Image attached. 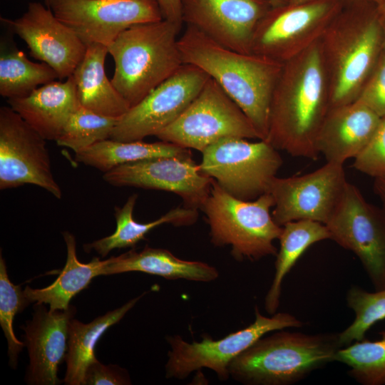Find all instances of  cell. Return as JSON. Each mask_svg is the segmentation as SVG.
Masks as SVG:
<instances>
[{
    "mask_svg": "<svg viewBox=\"0 0 385 385\" xmlns=\"http://www.w3.org/2000/svg\"><path fill=\"white\" fill-rule=\"evenodd\" d=\"M330 108L319 41L283 63L274 86L266 140L295 157L317 159V140Z\"/></svg>",
    "mask_w": 385,
    "mask_h": 385,
    "instance_id": "6da1fadb",
    "label": "cell"
},
{
    "mask_svg": "<svg viewBox=\"0 0 385 385\" xmlns=\"http://www.w3.org/2000/svg\"><path fill=\"white\" fill-rule=\"evenodd\" d=\"M178 47L183 63L215 80L266 140L272 96L283 63L227 48L190 26L179 36Z\"/></svg>",
    "mask_w": 385,
    "mask_h": 385,
    "instance_id": "7a4b0ae2",
    "label": "cell"
},
{
    "mask_svg": "<svg viewBox=\"0 0 385 385\" xmlns=\"http://www.w3.org/2000/svg\"><path fill=\"white\" fill-rule=\"evenodd\" d=\"M376 5L346 2L319 40L330 93V108L356 101L382 48Z\"/></svg>",
    "mask_w": 385,
    "mask_h": 385,
    "instance_id": "3957f363",
    "label": "cell"
},
{
    "mask_svg": "<svg viewBox=\"0 0 385 385\" xmlns=\"http://www.w3.org/2000/svg\"><path fill=\"white\" fill-rule=\"evenodd\" d=\"M181 27L164 19L135 24L108 46L115 63L111 82L130 108L183 64L178 47Z\"/></svg>",
    "mask_w": 385,
    "mask_h": 385,
    "instance_id": "277c9868",
    "label": "cell"
},
{
    "mask_svg": "<svg viewBox=\"0 0 385 385\" xmlns=\"http://www.w3.org/2000/svg\"><path fill=\"white\" fill-rule=\"evenodd\" d=\"M338 334H306L280 329L262 337L229 365L230 376L247 385H289L334 361Z\"/></svg>",
    "mask_w": 385,
    "mask_h": 385,
    "instance_id": "5b68a950",
    "label": "cell"
},
{
    "mask_svg": "<svg viewBox=\"0 0 385 385\" xmlns=\"http://www.w3.org/2000/svg\"><path fill=\"white\" fill-rule=\"evenodd\" d=\"M274 205L270 192L253 200H242L226 192L214 180L200 210L215 246H230L232 256L237 261H256L277 254L274 241L279 240L282 227L270 213Z\"/></svg>",
    "mask_w": 385,
    "mask_h": 385,
    "instance_id": "8992f818",
    "label": "cell"
},
{
    "mask_svg": "<svg viewBox=\"0 0 385 385\" xmlns=\"http://www.w3.org/2000/svg\"><path fill=\"white\" fill-rule=\"evenodd\" d=\"M247 140L226 138L209 145L198 166L232 196L253 200L269 192L282 159L267 140Z\"/></svg>",
    "mask_w": 385,
    "mask_h": 385,
    "instance_id": "52a82bcc",
    "label": "cell"
},
{
    "mask_svg": "<svg viewBox=\"0 0 385 385\" xmlns=\"http://www.w3.org/2000/svg\"><path fill=\"white\" fill-rule=\"evenodd\" d=\"M255 314L252 324L218 340L203 335L200 342L189 343L179 335L166 337L170 346L165 364L166 378L184 379L192 372L207 368L213 371L219 380L226 381L230 377L228 368L231 361L259 339L272 331L303 326L302 322L287 312L268 317L255 306Z\"/></svg>",
    "mask_w": 385,
    "mask_h": 385,
    "instance_id": "ba28073f",
    "label": "cell"
},
{
    "mask_svg": "<svg viewBox=\"0 0 385 385\" xmlns=\"http://www.w3.org/2000/svg\"><path fill=\"white\" fill-rule=\"evenodd\" d=\"M156 137L201 153L226 138L261 140L243 111L210 77L180 116Z\"/></svg>",
    "mask_w": 385,
    "mask_h": 385,
    "instance_id": "9c48e42d",
    "label": "cell"
},
{
    "mask_svg": "<svg viewBox=\"0 0 385 385\" xmlns=\"http://www.w3.org/2000/svg\"><path fill=\"white\" fill-rule=\"evenodd\" d=\"M344 4L308 0L271 7L255 29L251 53L285 63L317 43Z\"/></svg>",
    "mask_w": 385,
    "mask_h": 385,
    "instance_id": "30bf717a",
    "label": "cell"
},
{
    "mask_svg": "<svg viewBox=\"0 0 385 385\" xmlns=\"http://www.w3.org/2000/svg\"><path fill=\"white\" fill-rule=\"evenodd\" d=\"M330 240L354 252L375 290L385 288V215L368 202L359 189L347 183L343 195L325 224Z\"/></svg>",
    "mask_w": 385,
    "mask_h": 385,
    "instance_id": "8fae6325",
    "label": "cell"
},
{
    "mask_svg": "<svg viewBox=\"0 0 385 385\" xmlns=\"http://www.w3.org/2000/svg\"><path fill=\"white\" fill-rule=\"evenodd\" d=\"M209 78L198 67L183 63L119 118L110 138L137 141L156 136L180 116Z\"/></svg>",
    "mask_w": 385,
    "mask_h": 385,
    "instance_id": "7c38bea8",
    "label": "cell"
},
{
    "mask_svg": "<svg viewBox=\"0 0 385 385\" xmlns=\"http://www.w3.org/2000/svg\"><path fill=\"white\" fill-rule=\"evenodd\" d=\"M44 139L10 106L0 108V189L37 185L62 197Z\"/></svg>",
    "mask_w": 385,
    "mask_h": 385,
    "instance_id": "4fadbf2b",
    "label": "cell"
},
{
    "mask_svg": "<svg viewBox=\"0 0 385 385\" xmlns=\"http://www.w3.org/2000/svg\"><path fill=\"white\" fill-rule=\"evenodd\" d=\"M47 6L86 46H108L133 25L163 19L158 0H50Z\"/></svg>",
    "mask_w": 385,
    "mask_h": 385,
    "instance_id": "5bb4252c",
    "label": "cell"
},
{
    "mask_svg": "<svg viewBox=\"0 0 385 385\" xmlns=\"http://www.w3.org/2000/svg\"><path fill=\"white\" fill-rule=\"evenodd\" d=\"M347 183L343 165L330 162L303 175L276 177L269 191L274 202L272 218L281 227L300 220L326 224Z\"/></svg>",
    "mask_w": 385,
    "mask_h": 385,
    "instance_id": "9a60e30c",
    "label": "cell"
},
{
    "mask_svg": "<svg viewBox=\"0 0 385 385\" xmlns=\"http://www.w3.org/2000/svg\"><path fill=\"white\" fill-rule=\"evenodd\" d=\"M107 183L175 193L183 206L200 209L209 196L214 180L203 174L190 156L159 157L128 163L103 174Z\"/></svg>",
    "mask_w": 385,
    "mask_h": 385,
    "instance_id": "2e32d148",
    "label": "cell"
},
{
    "mask_svg": "<svg viewBox=\"0 0 385 385\" xmlns=\"http://www.w3.org/2000/svg\"><path fill=\"white\" fill-rule=\"evenodd\" d=\"M1 20L26 43L34 58L51 66L61 80L73 74L86 53L87 46L40 2L29 3L19 18Z\"/></svg>",
    "mask_w": 385,
    "mask_h": 385,
    "instance_id": "e0dca14e",
    "label": "cell"
},
{
    "mask_svg": "<svg viewBox=\"0 0 385 385\" xmlns=\"http://www.w3.org/2000/svg\"><path fill=\"white\" fill-rule=\"evenodd\" d=\"M268 0H181L183 22L234 51L251 53L255 29Z\"/></svg>",
    "mask_w": 385,
    "mask_h": 385,
    "instance_id": "ac0fdd59",
    "label": "cell"
},
{
    "mask_svg": "<svg viewBox=\"0 0 385 385\" xmlns=\"http://www.w3.org/2000/svg\"><path fill=\"white\" fill-rule=\"evenodd\" d=\"M44 304L36 303L32 319L21 327L29 356L26 378L29 384L56 385L61 384L58 367L66 359L69 322L76 310L72 305L48 310Z\"/></svg>",
    "mask_w": 385,
    "mask_h": 385,
    "instance_id": "d6986e66",
    "label": "cell"
},
{
    "mask_svg": "<svg viewBox=\"0 0 385 385\" xmlns=\"http://www.w3.org/2000/svg\"><path fill=\"white\" fill-rule=\"evenodd\" d=\"M381 119L358 101L330 108L318 134L319 153L327 162L343 165L369 143Z\"/></svg>",
    "mask_w": 385,
    "mask_h": 385,
    "instance_id": "ffe728a7",
    "label": "cell"
},
{
    "mask_svg": "<svg viewBox=\"0 0 385 385\" xmlns=\"http://www.w3.org/2000/svg\"><path fill=\"white\" fill-rule=\"evenodd\" d=\"M8 103L44 139L55 141L80 106L72 75L64 82L43 85L25 98L9 99Z\"/></svg>",
    "mask_w": 385,
    "mask_h": 385,
    "instance_id": "44dd1931",
    "label": "cell"
},
{
    "mask_svg": "<svg viewBox=\"0 0 385 385\" xmlns=\"http://www.w3.org/2000/svg\"><path fill=\"white\" fill-rule=\"evenodd\" d=\"M140 272L170 280L186 279L208 282L215 280L219 272L207 263L180 259L169 250L145 246L141 251L131 250L107 259L101 275Z\"/></svg>",
    "mask_w": 385,
    "mask_h": 385,
    "instance_id": "7402d4cb",
    "label": "cell"
},
{
    "mask_svg": "<svg viewBox=\"0 0 385 385\" xmlns=\"http://www.w3.org/2000/svg\"><path fill=\"white\" fill-rule=\"evenodd\" d=\"M108 53V46L103 44L88 45L72 76L81 106L103 115L120 118L130 106L106 76Z\"/></svg>",
    "mask_w": 385,
    "mask_h": 385,
    "instance_id": "603a6c76",
    "label": "cell"
},
{
    "mask_svg": "<svg viewBox=\"0 0 385 385\" xmlns=\"http://www.w3.org/2000/svg\"><path fill=\"white\" fill-rule=\"evenodd\" d=\"M62 235L66 245L67 257L58 277L44 288L32 289L27 286L24 290L31 303L47 304L52 311L68 309L72 298L87 288L94 277L102 274L107 262V260L93 257L88 263L81 262L76 255L74 235L68 231Z\"/></svg>",
    "mask_w": 385,
    "mask_h": 385,
    "instance_id": "cb8c5ba5",
    "label": "cell"
},
{
    "mask_svg": "<svg viewBox=\"0 0 385 385\" xmlns=\"http://www.w3.org/2000/svg\"><path fill=\"white\" fill-rule=\"evenodd\" d=\"M137 198L138 195L133 194L128 197L123 207H115V232L109 236L83 245L85 252L94 250L104 257L114 249L134 247L138 242L145 239V235L150 230L161 225L188 226L197 220V210L183 206L172 209L152 222H138L133 217Z\"/></svg>",
    "mask_w": 385,
    "mask_h": 385,
    "instance_id": "d4e9b609",
    "label": "cell"
},
{
    "mask_svg": "<svg viewBox=\"0 0 385 385\" xmlns=\"http://www.w3.org/2000/svg\"><path fill=\"white\" fill-rule=\"evenodd\" d=\"M145 294L144 292L122 307L98 317L88 324L73 318L71 319L68 351L65 359L67 365L64 377L66 384L83 385L87 367L98 360L95 349L101 336L110 327L118 323Z\"/></svg>",
    "mask_w": 385,
    "mask_h": 385,
    "instance_id": "484cf974",
    "label": "cell"
},
{
    "mask_svg": "<svg viewBox=\"0 0 385 385\" xmlns=\"http://www.w3.org/2000/svg\"><path fill=\"white\" fill-rule=\"evenodd\" d=\"M282 227L275 273L265 299V309L272 315L279 306L282 281L298 259L313 244L330 239L327 227L319 222L300 220L289 222Z\"/></svg>",
    "mask_w": 385,
    "mask_h": 385,
    "instance_id": "4316f807",
    "label": "cell"
},
{
    "mask_svg": "<svg viewBox=\"0 0 385 385\" xmlns=\"http://www.w3.org/2000/svg\"><path fill=\"white\" fill-rule=\"evenodd\" d=\"M191 151L165 141H120L106 139L75 153V160L106 173L121 165L145 159L190 156Z\"/></svg>",
    "mask_w": 385,
    "mask_h": 385,
    "instance_id": "83f0119b",
    "label": "cell"
},
{
    "mask_svg": "<svg viewBox=\"0 0 385 385\" xmlns=\"http://www.w3.org/2000/svg\"><path fill=\"white\" fill-rule=\"evenodd\" d=\"M56 72L48 64L30 61L14 45L6 48L1 44L0 95L9 99L30 95L40 85L54 81Z\"/></svg>",
    "mask_w": 385,
    "mask_h": 385,
    "instance_id": "f1b7e54d",
    "label": "cell"
},
{
    "mask_svg": "<svg viewBox=\"0 0 385 385\" xmlns=\"http://www.w3.org/2000/svg\"><path fill=\"white\" fill-rule=\"evenodd\" d=\"M379 334V340L355 342L335 354L334 361L348 366L349 374L361 384H385V331Z\"/></svg>",
    "mask_w": 385,
    "mask_h": 385,
    "instance_id": "f546056e",
    "label": "cell"
},
{
    "mask_svg": "<svg viewBox=\"0 0 385 385\" xmlns=\"http://www.w3.org/2000/svg\"><path fill=\"white\" fill-rule=\"evenodd\" d=\"M118 120L98 114L80 105L69 118L56 142L59 146L70 148L76 153L110 138Z\"/></svg>",
    "mask_w": 385,
    "mask_h": 385,
    "instance_id": "4dcf8cb0",
    "label": "cell"
},
{
    "mask_svg": "<svg viewBox=\"0 0 385 385\" xmlns=\"http://www.w3.org/2000/svg\"><path fill=\"white\" fill-rule=\"evenodd\" d=\"M346 303L354 312L355 319L338 334L342 347L364 339L366 333L373 325L385 319V288L369 292L354 285L347 292Z\"/></svg>",
    "mask_w": 385,
    "mask_h": 385,
    "instance_id": "1f68e13d",
    "label": "cell"
},
{
    "mask_svg": "<svg viewBox=\"0 0 385 385\" xmlns=\"http://www.w3.org/2000/svg\"><path fill=\"white\" fill-rule=\"evenodd\" d=\"M31 302L20 285L14 284L9 277L5 260L0 257V324L8 344L9 364L13 369L17 366L18 356L25 344L14 334L13 322L18 312Z\"/></svg>",
    "mask_w": 385,
    "mask_h": 385,
    "instance_id": "d6a6232c",
    "label": "cell"
},
{
    "mask_svg": "<svg viewBox=\"0 0 385 385\" xmlns=\"http://www.w3.org/2000/svg\"><path fill=\"white\" fill-rule=\"evenodd\" d=\"M353 167L374 179H385V117L365 148L354 158Z\"/></svg>",
    "mask_w": 385,
    "mask_h": 385,
    "instance_id": "836d02e7",
    "label": "cell"
},
{
    "mask_svg": "<svg viewBox=\"0 0 385 385\" xmlns=\"http://www.w3.org/2000/svg\"><path fill=\"white\" fill-rule=\"evenodd\" d=\"M385 117V53L382 51L356 100Z\"/></svg>",
    "mask_w": 385,
    "mask_h": 385,
    "instance_id": "e575fe53",
    "label": "cell"
},
{
    "mask_svg": "<svg viewBox=\"0 0 385 385\" xmlns=\"http://www.w3.org/2000/svg\"><path fill=\"white\" fill-rule=\"evenodd\" d=\"M130 384L127 370L115 364L104 365L96 360L87 367L83 385H128Z\"/></svg>",
    "mask_w": 385,
    "mask_h": 385,
    "instance_id": "d590c367",
    "label": "cell"
},
{
    "mask_svg": "<svg viewBox=\"0 0 385 385\" xmlns=\"http://www.w3.org/2000/svg\"><path fill=\"white\" fill-rule=\"evenodd\" d=\"M163 17L183 25L181 0H158Z\"/></svg>",
    "mask_w": 385,
    "mask_h": 385,
    "instance_id": "8d00e7d4",
    "label": "cell"
},
{
    "mask_svg": "<svg viewBox=\"0 0 385 385\" xmlns=\"http://www.w3.org/2000/svg\"><path fill=\"white\" fill-rule=\"evenodd\" d=\"M374 189L382 203L381 210L385 215V179H375Z\"/></svg>",
    "mask_w": 385,
    "mask_h": 385,
    "instance_id": "74e56055",
    "label": "cell"
},
{
    "mask_svg": "<svg viewBox=\"0 0 385 385\" xmlns=\"http://www.w3.org/2000/svg\"><path fill=\"white\" fill-rule=\"evenodd\" d=\"M380 16V15H379ZM381 28H382V48L383 51L385 53V15L380 16Z\"/></svg>",
    "mask_w": 385,
    "mask_h": 385,
    "instance_id": "f35d334b",
    "label": "cell"
},
{
    "mask_svg": "<svg viewBox=\"0 0 385 385\" xmlns=\"http://www.w3.org/2000/svg\"><path fill=\"white\" fill-rule=\"evenodd\" d=\"M376 8L380 16L385 15V0H379Z\"/></svg>",
    "mask_w": 385,
    "mask_h": 385,
    "instance_id": "ab89813d",
    "label": "cell"
},
{
    "mask_svg": "<svg viewBox=\"0 0 385 385\" xmlns=\"http://www.w3.org/2000/svg\"><path fill=\"white\" fill-rule=\"evenodd\" d=\"M272 7L279 6L288 4V0H268Z\"/></svg>",
    "mask_w": 385,
    "mask_h": 385,
    "instance_id": "60d3db41",
    "label": "cell"
},
{
    "mask_svg": "<svg viewBox=\"0 0 385 385\" xmlns=\"http://www.w3.org/2000/svg\"><path fill=\"white\" fill-rule=\"evenodd\" d=\"M346 2H368L375 4L376 5L379 3V0H344Z\"/></svg>",
    "mask_w": 385,
    "mask_h": 385,
    "instance_id": "b9f144b4",
    "label": "cell"
},
{
    "mask_svg": "<svg viewBox=\"0 0 385 385\" xmlns=\"http://www.w3.org/2000/svg\"><path fill=\"white\" fill-rule=\"evenodd\" d=\"M306 1H308V0H288V3L292 4H296L304 2Z\"/></svg>",
    "mask_w": 385,
    "mask_h": 385,
    "instance_id": "7bdbcfd3",
    "label": "cell"
},
{
    "mask_svg": "<svg viewBox=\"0 0 385 385\" xmlns=\"http://www.w3.org/2000/svg\"><path fill=\"white\" fill-rule=\"evenodd\" d=\"M49 1H50V0H45L46 4V6H47V5L48 4Z\"/></svg>",
    "mask_w": 385,
    "mask_h": 385,
    "instance_id": "ee69618b",
    "label": "cell"
}]
</instances>
